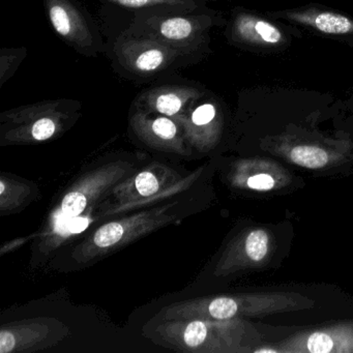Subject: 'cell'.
Wrapping results in <instances>:
<instances>
[{
	"mask_svg": "<svg viewBox=\"0 0 353 353\" xmlns=\"http://www.w3.org/2000/svg\"><path fill=\"white\" fill-rule=\"evenodd\" d=\"M233 37L248 44L276 45L282 40V32L268 22L250 15H239L232 28Z\"/></svg>",
	"mask_w": 353,
	"mask_h": 353,
	"instance_id": "obj_14",
	"label": "cell"
},
{
	"mask_svg": "<svg viewBox=\"0 0 353 353\" xmlns=\"http://www.w3.org/2000/svg\"><path fill=\"white\" fill-rule=\"evenodd\" d=\"M73 100L44 101L5 111L0 114L3 144H32L63 135L80 117Z\"/></svg>",
	"mask_w": 353,
	"mask_h": 353,
	"instance_id": "obj_2",
	"label": "cell"
},
{
	"mask_svg": "<svg viewBox=\"0 0 353 353\" xmlns=\"http://www.w3.org/2000/svg\"><path fill=\"white\" fill-rule=\"evenodd\" d=\"M210 26L208 16L138 14L128 32L196 52Z\"/></svg>",
	"mask_w": 353,
	"mask_h": 353,
	"instance_id": "obj_8",
	"label": "cell"
},
{
	"mask_svg": "<svg viewBox=\"0 0 353 353\" xmlns=\"http://www.w3.org/2000/svg\"><path fill=\"white\" fill-rule=\"evenodd\" d=\"M135 172L133 163L125 161L107 163L98 168L88 171L61 197L49 221L48 232L63 221L85 214L90 208L98 205L105 197L110 195L117 183Z\"/></svg>",
	"mask_w": 353,
	"mask_h": 353,
	"instance_id": "obj_6",
	"label": "cell"
},
{
	"mask_svg": "<svg viewBox=\"0 0 353 353\" xmlns=\"http://www.w3.org/2000/svg\"><path fill=\"white\" fill-rule=\"evenodd\" d=\"M105 3H112L125 9L137 11H150V10H170V11L189 13L197 9V5L193 0H102Z\"/></svg>",
	"mask_w": 353,
	"mask_h": 353,
	"instance_id": "obj_16",
	"label": "cell"
},
{
	"mask_svg": "<svg viewBox=\"0 0 353 353\" xmlns=\"http://www.w3.org/2000/svg\"><path fill=\"white\" fill-rule=\"evenodd\" d=\"M130 123L135 135L150 148L179 156L191 154L183 127L172 117L135 110Z\"/></svg>",
	"mask_w": 353,
	"mask_h": 353,
	"instance_id": "obj_11",
	"label": "cell"
},
{
	"mask_svg": "<svg viewBox=\"0 0 353 353\" xmlns=\"http://www.w3.org/2000/svg\"><path fill=\"white\" fill-rule=\"evenodd\" d=\"M174 205L169 203L105 223L74 250V259L78 263L94 261L175 222Z\"/></svg>",
	"mask_w": 353,
	"mask_h": 353,
	"instance_id": "obj_3",
	"label": "cell"
},
{
	"mask_svg": "<svg viewBox=\"0 0 353 353\" xmlns=\"http://www.w3.org/2000/svg\"><path fill=\"white\" fill-rule=\"evenodd\" d=\"M293 305L281 294H243L233 296L197 297L163 307L158 320H230L239 316L272 313Z\"/></svg>",
	"mask_w": 353,
	"mask_h": 353,
	"instance_id": "obj_4",
	"label": "cell"
},
{
	"mask_svg": "<svg viewBox=\"0 0 353 353\" xmlns=\"http://www.w3.org/2000/svg\"><path fill=\"white\" fill-rule=\"evenodd\" d=\"M114 53L119 67L127 73L136 77L150 78L188 61L195 51L127 30L115 42Z\"/></svg>",
	"mask_w": 353,
	"mask_h": 353,
	"instance_id": "obj_7",
	"label": "cell"
},
{
	"mask_svg": "<svg viewBox=\"0 0 353 353\" xmlns=\"http://www.w3.org/2000/svg\"><path fill=\"white\" fill-rule=\"evenodd\" d=\"M156 321L150 338L167 348L185 352H237L245 339V326L239 319Z\"/></svg>",
	"mask_w": 353,
	"mask_h": 353,
	"instance_id": "obj_1",
	"label": "cell"
},
{
	"mask_svg": "<svg viewBox=\"0 0 353 353\" xmlns=\"http://www.w3.org/2000/svg\"><path fill=\"white\" fill-rule=\"evenodd\" d=\"M290 159L294 164L309 169L322 168L328 163L327 152L316 146H296L291 150Z\"/></svg>",
	"mask_w": 353,
	"mask_h": 353,
	"instance_id": "obj_18",
	"label": "cell"
},
{
	"mask_svg": "<svg viewBox=\"0 0 353 353\" xmlns=\"http://www.w3.org/2000/svg\"><path fill=\"white\" fill-rule=\"evenodd\" d=\"M198 174L194 172L183 177L174 169L154 163L117 183L110 194L115 202L103 214L129 212L181 193L195 181Z\"/></svg>",
	"mask_w": 353,
	"mask_h": 353,
	"instance_id": "obj_5",
	"label": "cell"
},
{
	"mask_svg": "<svg viewBox=\"0 0 353 353\" xmlns=\"http://www.w3.org/2000/svg\"><path fill=\"white\" fill-rule=\"evenodd\" d=\"M37 188L3 173L0 176V212L13 214L34 199Z\"/></svg>",
	"mask_w": 353,
	"mask_h": 353,
	"instance_id": "obj_15",
	"label": "cell"
},
{
	"mask_svg": "<svg viewBox=\"0 0 353 353\" xmlns=\"http://www.w3.org/2000/svg\"><path fill=\"white\" fill-rule=\"evenodd\" d=\"M327 34H345L353 32V22L345 16L330 12H320L312 16L296 18Z\"/></svg>",
	"mask_w": 353,
	"mask_h": 353,
	"instance_id": "obj_17",
	"label": "cell"
},
{
	"mask_svg": "<svg viewBox=\"0 0 353 353\" xmlns=\"http://www.w3.org/2000/svg\"><path fill=\"white\" fill-rule=\"evenodd\" d=\"M247 185L252 190L268 191L274 187V179L268 174H256L248 179Z\"/></svg>",
	"mask_w": 353,
	"mask_h": 353,
	"instance_id": "obj_21",
	"label": "cell"
},
{
	"mask_svg": "<svg viewBox=\"0 0 353 353\" xmlns=\"http://www.w3.org/2000/svg\"><path fill=\"white\" fill-rule=\"evenodd\" d=\"M185 132L188 143L199 152H208L219 135L216 108L212 103L194 106L189 112L176 119Z\"/></svg>",
	"mask_w": 353,
	"mask_h": 353,
	"instance_id": "obj_13",
	"label": "cell"
},
{
	"mask_svg": "<svg viewBox=\"0 0 353 353\" xmlns=\"http://www.w3.org/2000/svg\"><path fill=\"white\" fill-rule=\"evenodd\" d=\"M49 22L57 36L86 57L102 51V40L74 0H44Z\"/></svg>",
	"mask_w": 353,
	"mask_h": 353,
	"instance_id": "obj_10",
	"label": "cell"
},
{
	"mask_svg": "<svg viewBox=\"0 0 353 353\" xmlns=\"http://www.w3.org/2000/svg\"><path fill=\"white\" fill-rule=\"evenodd\" d=\"M307 351L313 353H330L334 351V342L325 332H314L307 340Z\"/></svg>",
	"mask_w": 353,
	"mask_h": 353,
	"instance_id": "obj_20",
	"label": "cell"
},
{
	"mask_svg": "<svg viewBox=\"0 0 353 353\" xmlns=\"http://www.w3.org/2000/svg\"><path fill=\"white\" fill-rule=\"evenodd\" d=\"M202 94L193 86L174 84L158 86L145 90L138 97L135 110L176 119L189 112Z\"/></svg>",
	"mask_w": 353,
	"mask_h": 353,
	"instance_id": "obj_12",
	"label": "cell"
},
{
	"mask_svg": "<svg viewBox=\"0 0 353 353\" xmlns=\"http://www.w3.org/2000/svg\"><path fill=\"white\" fill-rule=\"evenodd\" d=\"M26 57V48L1 49L0 51V85L12 77Z\"/></svg>",
	"mask_w": 353,
	"mask_h": 353,
	"instance_id": "obj_19",
	"label": "cell"
},
{
	"mask_svg": "<svg viewBox=\"0 0 353 353\" xmlns=\"http://www.w3.org/2000/svg\"><path fill=\"white\" fill-rule=\"evenodd\" d=\"M69 327L54 318H34L0 327V353H30L55 346L67 338Z\"/></svg>",
	"mask_w": 353,
	"mask_h": 353,
	"instance_id": "obj_9",
	"label": "cell"
}]
</instances>
